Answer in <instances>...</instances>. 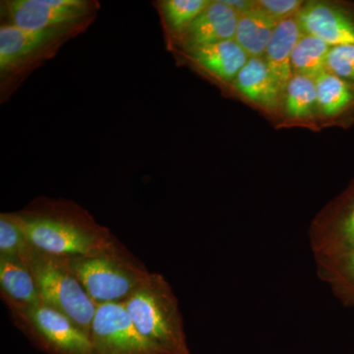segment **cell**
Wrapping results in <instances>:
<instances>
[{
	"label": "cell",
	"instance_id": "obj_3",
	"mask_svg": "<svg viewBox=\"0 0 354 354\" xmlns=\"http://www.w3.org/2000/svg\"><path fill=\"white\" fill-rule=\"evenodd\" d=\"M19 259L34 277L41 302L68 317L90 337L97 305L72 271L69 258L43 252L29 243Z\"/></svg>",
	"mask_w": 354,
	"mask_h": 354
},
{
	"label": "cell",
	"instance_id": "obj_6",
	"mask_svg": "<svg viewBox=\"0 0 354 354\" xmlns=\"http://www.w3.org/2000/svg\"><path fill=\"white\" fill-rule=\"evenodd\" d=\"M90 337L94 354H169L139 332L122 304L97 306Z\"/></svg>",
	"mask_w": 354,
	"mask_h": 354
},
{
	"label": "cell",
	"instance_id": "obj_20",
	"mask_svg": "<svg viewBox=\"0 0 354 354\" xmlns=\"http://www.w3.org/2000/svg\"><path fill=\"white\" fill-rule=\"evenodd\" d=\"M286 113L293 118L310 116L317 104L316 84L310 77L293 74L285 90Z\"/></svg>",
	"mask_w": 354,
	"mask_h": 354
},
{
	"label": "cell",
	"instance_id": "obj_11",
	"mask_svg": "<svg viewBox=\"0 0 354 354\" xmlns=\"http://www.w3.org/2000/svg\"><path fill=\"white\" fill-rule=\"evenodd\" d=\"M239 12L225 1H211L185 32L188 50L197 46L234 39Z\"/></svg>",
	"mask_w": 354,
	"mask_h": 354
},
{
	"label": "cell",
	"instance_id": "obj_13",
	"mask_svg": "<svg viewBox=\"0 0 354 354\" xmlns=\"http://www.w3.org/2000/svg\"><path fill=\"white\" fill-rule=\"evenodd\" d=\"M192 59L223 81H232L248 62V55L235 39L189 48Z\"/></svg>",
	"mask_w": 354,
	"mask_h": 354
},
{
	"label": "cell",
	"instance_id": "obj_4",
	"mask_svg": "<svg viewBox=\"0 0 354 354\" xmlns=\"http://www.w3.org/2000/svg\"><path fill=\"white\" fill-rule=\"evenodd\" d=\"M72 271L95 304H123L148 279L140 267L118 246L106 252L69 258Z\"/></svg>",
	"mask_w": 354,
	"mask_h": 354
},
{
	"label": "cell",
	"instance_id": "obj_7",
	"mask_svg": "<svg viewBox=\"0 0 354 354\" xmlns=\"http://www.w3.org/2000/svg\"><path fill=\"white\" fill-rule=\"evenodd\" d=\"M10 24L30 30L76 28L93 12L85 0H13L6 2Z\"/></svg>",
	"mask_w": 354,
	"mask_h": 354
},
{
	"label": "cell",
	"instance_id": "obj_15",
	"mask_svg": "<svg viewBox=\"0 0 354 354\" xmlns=\"http://www.w3.org/2000/svg\"><path fill=\"white\" fill-rule=\"evenodd\" d=\"M279 22L258 8L252 1L250 8L239 13L235 41L249 57H263Z\"/></svg>",
	"mask_w": 354,
	"mask_h": 354
},
{
	"label": "cell",
	"instance_id": "obj_5",
	"mask_svg": "<svg viewBox=\"0 0 354 354\" xmlns=\"http://www.w3.org/2000/svg\"><path fill=\"white\" fill-rule=\"evenodd\" d=\"M18 327L46 354H94L92 341L68 317L44 304L28 305L2 295Z\"/></svg>",
	"mask_w": 354,
	"mask_h": 354
},
{
	"label": "cell",
	"instance_id": "obj_17",
	"mask_svg": "<svg viewBox=\"0 0 354 354\" xmlns=\"http://www.w3.org/2000/svg\"><path fill=\"white\" fill-rule=\"evenodd\" d=\"M317 274L344 301L354 304V250L315 259Z\"/></svg>",
	"mask_w": 354,
	"mask_h": 354
},
{
	"label": "cell",
	"instance_id": "obj_16",
	"mask_svg": "<svg viewBox=\"0 0 354 354\" xmlns=\"http://www.w3.org/2000/svg\"><path fill=\"white\" fill-rule=\"evenodd\" d=\"M2 295L22 304H43L36 281L24 263L17 257L0 255Z\"/></svg>",
	"mask_w": 354,
	"mask_h": 354
},
{
	"label": "cell",
	"instance_id": "obj_8",
	"mask_svg": "<svg viewBox=\"0 0 354 354\" xmlns=\"http://www.w3.org/2000/svg\"><path fill=\"white\" fill-rule=\"evenodd\" d=\"M72 28L30 30L6 24L0 28V70L1 74L15 71L48 51Z\"/></svg>",
	"mask_w": 354,
	"mask_h": 354
},
{
	"label": "cell",
	"instance_id": "obj_12",
	"mask_svg": "<svg viewBox=\"0 0 354 354\" xmlns=\"http://www.w3.org/2000/svg\"><path fill=\"white\" fill-rule=\"evenodd\" d=\"M302 34L304 32L295 14L279 23L266 50V64L281 93L285 92L286 85L293 76L291 55Z\"/></svg>",
	"mask_w": 354,
	"mask_h": 354
},
{
	"label": "cell",
	"instance_id": "obj_21",
	"mask_svg": "<svg viewBox=\"0 0 354 354\" xmlns=\"http://www.w3.org/2000/svg\"><path fill=\"white\" fill-rule=\"evenodd\" d=\"M211 3L209 0H167L162 3V11L169 27L183 32Z\"/></svg>",
	"mask_w": 354,
	"mask_h": 354
},
{
	"label": "cell",
	"instance_id": "obj_14",
	"mask_svg": "<svg viewBox=\"0 0 354 354\" xmlns=\"http://www.w3.org/2000/svg\"><path fill=\"white\" fill-rule=\"evenodd\" d=\"M235 88L244 97L268 109H277L281 90L264 57H250L234 79Z\"/></svg>",
	"mask_w": 354,
	"mask_h": 354
},
{
	"label": "cell",
	"instance_id": "obj_1",
	"mask_svg": "<svg viewBox=\"0 0 354 354\" xmlns=\"http://www.w3.org/2000/svg\"><path fill=\"white\" fill-rule=\"evenodd\" d=\"M9 216L31 245L51 255L85 257L116 246L108 230L88 216L67 211L27 212Z\"/></svg>",
	"mask_w": 354,
	"mask_h": 354
},
{
	"label": "cell",
	"instance_id": "obj_9",
	"mask_svg": "<svg viewBox=\"0 0 354 354\" xmlns=\"http://www.w3.org/2000/svg\"><path fill=\"white\" fill-rule=\"evenodd\" d=\"M309 244L314 259L354 250V198L341 211L312 225Z\"/></svg>",
	"mask_w": 354,
	"mask_h": 354
},
{
	"label": "cell",
	"instance_id": "obj_2",
	"mask_svg": "<svg viewBox=\"0 0 354 354\" xmlns=\"http://www.w3.org/2000/svg\"><path fill=\"white\" fill-rule=\"evenodd\" d=\"M122 304L149 341L169 354H190L178 299L164 276L151 272Z\"/></svg>",
	"mask_w": 354,
	"mask_h": 354
},
{
	"label": "cell",
	"instance_id": "obj_24",
	"mask_svg": "<svg viewBox=\"0 0 354 354\" xmlns=\"http://www.w3.org/2000/svg\"><path fill=\"white\" fill-rule=\"evenodd\" d=\"M255 6L278 21L295 15L304 7L299 0H258Z\"/></svg>",
	"mask_w": 354,
	"mask_h": 354
},
{
	"label": "cell",
	"instance_id": "obj_22",
	"mask_svg": "<svg viewBox=\"0 0 354 354\" xmlns=\"http://www.w3.org/2000/svg\"><path fill=\"white\" fill-rule=\"evenodd\" d=\"M29 245L20 227L8 214L0 216V255L19 258Z\"/></svg>",
	"mask_w": 354,
	"mask_h": 354
},
{
	"label": "cell",
	"instance_id": "obj_18",
	"mask_svg": "<svg viewBox=\"0 0 354 354\" xmlns=\"http://www.w3.org/2000/svg\"><path fill=\"white\" fill-rule=\"evenodd\" d=\"M330 46L320 39L302 34L291 55L293 74H300L315 79L327 71V59Z\"/></svg>",
	"mask_w": 354,
	"mask_h": 354
},
{
	"label": "cell",
	"instance_id": "obj_19",
	"mask_svg": "<svg viewBox=\"0 0 354 354\" xmlns=\"http://www.w3.org/2000/svg\"><path fill=\"white\" fill-rule=\"evenodd\" d=\"M317 104L325 115H337L353 102L354 94L348 82L325 71L315 79Z\"/></svg>",
	"mask_w": 354,
	"mask_h": 354
},
{
	"label": "cell",
	"instance_id": "obj_23",
	"mask_svg": "<svg viewBox=\"0 0 354 354\" xmlns=\"http://www.w3.org/2000/svg\"><path fill=\"white\" fill-rule=\"evenodd\" d=\"M327 70L346 82L354 83V46L330 48Z\"/></svg>",
	"mask_w": 354,
	"mask_h": 354
},
{
	"label": "cell",
	"instance_id": "obj_10",
	"mask_svg": "<svg viewBox=\"0 0 354 354\" xmlns=\"http://www.w3.org/2000/svg\"><path fill=\"white\" fill-rule=\"evenodd\" d=\"M302 32L320 39L330 48L354 46V21L328 4L309 3L297 14Z\"/></svg>",
	"mask_w": 354,
	"mask_h": 354
}]
</instances>
